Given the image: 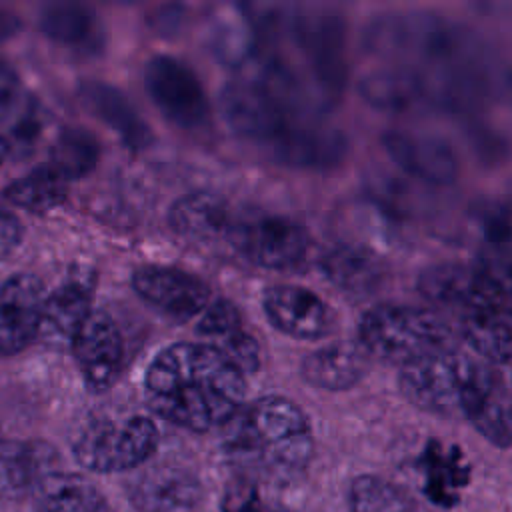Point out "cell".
I'll return each mask as SVG.
<instances>
[{
  "mask_svg": "<svg viewBox=\"0 0 512 512\" xmlns=\"http://www.w3.org/2000/svg\"><path fill=\"white\" fill-rule=\"evenodd\" d=\"M150 408L192 432L222 426L244 400V374L202 342L160 350L144 376Z\"/></svg>",
  "mask_w": 512,
  "mask_h": 512,
  "instance_id": "1",
  "label": "cell"
},
{
  "mask_svg": "<svg viewBox=\"0 0 512 512\" xmlns=\"http://www.w3.org/2000/svg\"><path fill=\"white\" fill-rule=\"evenodd\" d=\"M222 430L226 456L240 470L268 480H288L312 458L308 418L298 404L282 396H264L240 406Z\"/></svg>",
  "mask_w": 512,
  "mask_h": 512,
  "instance_id": "2",
  "label": "cell"
},
{
  "mask_svg": "<svg viewBox=\"0 0 512 512\" xmlns=\"http://www.w3.org/2000/svg\"><path fill=\"white\" fill-rule=\"evenodd\" d=\"M502 378L498 370L456 350H444L402 366L400 392L416 408L468 418L478 400Z\"/></svg>",
  "mask_w": 512,
  "mask_h": 512,
  "instance_id": "3",
  "label": "cell"
},
{
  "mask_svg": "<svg viewBox=\"0 0 512 512\" xmlns=\"http://www.w3.org/2000/svg\"><path fill=\"white\" fill-rule=\"evenodd\" d=\"M358 342L368 356L406 366L452 350V330L442 316L428 308L380 304L362 316Z\"/></svg>",
  "mask_w": 512,
  "mask_h": 512,
  "instance_id": "4",
  "label": "cell"
},
{
  "mask_svg": "<svg viewBox=\"0 0 512 512\" xmlns=\"http://www.w3.org/2000/svg\"><path fill=\"white\" fill-rule=\"evenodd\" d=\"M418 292L432 304L450 308L460 318L488 312H510L508 268L494 262L464 266L442 262L418 276Z\"/></svg>",
  "mask_w": 512,
  "mask_h": 512,
  "instance_id": "5",
  "label": "cell"
},
{
  "mask_svg": "<svg viewBox=\"0 0 512 512\" xmlns=\"http://www.w3.org/2000/svg\"><path fill=\"white\" fill-rule=\"evenodd\" d=\"M158 446V428L146 416L96 420L74 440L76 462L92 472H126L144 464Z\"/></svg>",
  "mask_w": 512,
  "mask_h": 512,
  "instance_id": "6",
  "label": "cell"
},
{
  "mask_svg": "<svg viewBox=\"0 0 512 512\" xmlns=\"http://www.w3.org/2000/svg\"><path fill=\"white\" fill-rule=\"evenodd\" d=\"M288 28L304 54L320 94L326 98L338 96L348 80L346 22L342 14L326 8L292 14L288 18Z\"/></svg>",
  "mask_w": 512,
  "mask_h": 512,
  "instance_id": "7",
  "label": "cell"
},
{
  "mask_svg": "<svg viewBox=\"0 0 512 512\" xmlns=\"http://www.w3.org/2000/svg\"><path fill=\"white\" fill-rule=\"evenodd\" d=\"M144 84L156 108L180 128H200L210 116L206 90L196 72L180 58L156 54L146 62Z\"/></svg>",
  "mask_w": 512,
  "mask_h": 512,
  "instance_id": "8",
  "label": "cell"
},
{
  "mask_svg": "<svg viewBox=\"0 0 512 512\" xmlns=\"http://www.w3.org/2000/svg\"><path fill=\"white\" fill-rule=\"evenodd\" d=\"M310 250L308 230L276 214L240 216L234 254L268 270H288L298 266Z\"/></svg>",
  "mask_w": 512,
  "mask_h": 512,
  "instance_id": "9",
  "label": "cell"
},
{
  "mask_svg": "<svg viewBox=\"0 0 512 512\" xmlns=\"http://www.w3.org/2000/svg\"><path fill=\"white\" fill-rule=\"evenodd\" d=\"M240 214L218 194L190 192L170 208V226L184 240L218 254H234Z\"/></svg>",
  "mask_w": 512,
  "mask_h": 512,
  "instance_id": "10",
  "label": "cell"
},
{
  "mask_svg": "<svg viewBox=\"0 0 512 512\" xmlns=\"http://www.w3.org/2000/svg\"><path fill=\"white\" fill-rule=\"evenodd\" d=\"M132 286L140 298L176 322L190 320L210 304V286L196 274L162 264L134 270Z\"/></svg>",
  "mask_w": 512,
  "mask_h": 512,
  "instance_id": "11",
  "label": "cell"
},
{
  "mask_svg": "<svg viewBox=\"0 0 512 512\" xmlns=\"http://www.w3.org/2000/svg\"><path fill=\"white\" fill-rule=\"evenodd\" d=\"M70 348L92 392H104L116 382L124 362V342L116 322L106 312H90Z\"/></svg>",
  "mask_w": 512,
  "mask_h": 512,
  "instance_id": "12",
  "label": "cell"
},
{
  "mask_svg": "<svg viewBox=\"0 0 512 512\" xmlns=\"http://www.w3.org/2000/svg\"><path fill=\"white\" fill-rule=\"evenodd\" d=\"M268 154L286 166L306 170H328L348 154V138L338 128L298 116L266 146Z\"/></svg>",
  "mask_w": 512,
  "mask_h": 512,
  "instance_id": "13",
  "label": "cell"
},
{
  "mask_svg": "<svg viewBox=\"0 0 512 512\" xmlns=\"http://www.w3.org/2000/svg\"><path fill=\"white\" fill-rule=\"evenodd\" d=\"M44 298V284L34 274L0 282V354H18L36 340Z\"/></svg>",
  "mask_w": 512,
  "mask_h": 512,
  "instance_id": "14",
  "label": "cell"
},
{
  "mask_svg": "<svg viewBox=\"0 0 512 512\" xmlns=\"http://www.w3.org/2000/svg\"><path fill=\"white\" fill-rule=\"evenodd\" d=\"M262 308L276 330L298 340L322 338L334 326L332 312L324 300L296 284H274L266 288Z\"/></svg>",
  "mask_w": 512,
  "mask_h": 512,
  "instance_id": "15",
  "label": "cell"
},
{
  "mask_svg": "<svg viewBox=\"0 0 512 512\" xmlns=\"http://www.w3.org/2000/svg\"><path fill=\"white\" fill-rule=\"evenodd\" d=\"M382 144L404 172L424 182L450 184L458 176V156L454 148L438 136L388 130L382 134Z\"/></svg>",
  "mask_w": 512,
  "mask_h": 512,
  "instance_id": "16",
  "label": "cell"
},
{
  "mask_svg": "<svg viewBox=\"0 0 512 512\" xmlns=\"http://www.w3.org/2000/svg\"><path fill=\"white\" fill-rule=\"evenodd\" d=\"M202 344L210 346L232 362L242 374L254 372L260 366V346L254 334L246 328L242 314L234 302L220 298L206 306L198 322Z\"/></svg>",
  "mask_w": 512,
  "mask_h": 512,
  "instance_id": "17",
  "label": "cell"
},
{
  "mask_svg": "<svg viewBox=\"0 0 512 512\" xmlns=\"http://www.w3.org/2000/svg\"><path fill=\"white\" fill-rule=\"evenodd\" d=\"M56 452L38 440H0V500L32 494L42 478L56 472Z\"/></svg>",
  "mask_w": 512,
  "mask_h": 512,
  "instance_id": "18",
  "label": "cell"
},
{
  "mask_svg": "<svg viewBox=\"0 0 512 512\" xmlns=\"http://www.w3.org/2000/svg\"><path fill=\"white\" fill-rule=\"evenodd\" d=\"M80 98L84 106L110 130H114L126 146L142 150L152 144L154 134L150 124L140 116L130 98L116 86L100 80H88L80 86Z\"/></svg>",
  "mask_w": 512,
  "mask_h": 512,
  "instance_id": "19",
  "label": "cell"
},
{
  "mask_svg": "<svg viewBox=\"0 0 512 512\" xmlns=\"http://www.w3.org/2000/svg\"><path fill=\"white\" fill-rule=\"evenodd\" d=\"M368 354L360 342L340 340L310 352L300 366L302 378L322 390H348L358 384L368 370Z\"/></svg>",
  "mask_w": 512,
  "mask_h": 512,
  "instance_id": "20",
  "label": "cell"
},
{
  "mask_svg": "<svg viewBox=\"0 0 512 512\" xmlns=\"http://www.w3.org/2000/svg\"><path fill=\"white\" fill-rule=\"evenodd\" d=\"M324 276L350 296H368L384 282V264L368 248L350 242H336L320 256Z\"/></svg>",
  "mask_w": 512,
  "mask_h": 512,
  "instance_id": "21",
  "label": "cell"
},
{
  "mask_svg": "<svg viewBox=\"0 0 512 512\" xmlns=\"http://www.w3.org/2000/svg\"><path fill=\"white\" fill-rule=\"evenodd\" d=\"M90 312V288L80 280L62 284L44 298L36 340L50 346H70Z\"/></svg>",
  "mask_w": 512,
  "mask_h": 512,
  "instance_id": "22",
  "label": "cell"
},
{
  "mask_svg": "<svg viewBox=\"0 0 512 512\" xmlns=\"http://www.w3.org/2000/svg\"><path fill=\"white\" fill-rule=\"evenodd\" d=\"M34 512H110L100 490L80 474L52 472L32 492Z\"/></svg>",
  "mask_w": 512,
  "mask_h": 512,
  "instance_id": "23",
  "label": "cell"
},
{
  "mask_svg": "<svg viewBox=\"0 0 512 512\" xmlns=\"http://www.w3.org/2000/svg\"><path fill=\"white\" fill-rule=\"evenodd\" d=\"M40 28L50 40L70 48H98L102 40L98 16L74 2L48 4L40 14Z\"/></svg>",
  "mask_w": 512,
  "mask_h": 512,
  "instance_id": "24",
  "label": "cell"
},
{
  "mask_svg": "<svg viewBox=\"0 0 512 512\" xmlns=\"http://www.w3.org/2000/svg\"><path fill=\"white\" fill-rule=\"evenodd\" d=\"M360 92L372 106L392 112H402L424 104L414 72L400 64L366 74L360 82Z\"/></svg>",
  "mask_w": 512,
  "mask_h": 512,
  "instance_id": "25",
  "label": "cell"
},
{
  "mask_svg": "<svg viewBox=\"0 0 512 512\" xmlns=\"http://www.w3.org/2000/svg\"><path fill=\"white\" fill-rule=\"evenodd\" d=\"M198 486L178 472H154L142 478L132 500L142 512H176L194 504Z\"/></svg>",
  "mask_w": 512,
  "mask_h": 512,
  "instance_id": "26",
  "label": "cell"
},
{
  "mask_svg": "<svg viewBox=\"0 0 512 512\" xmlns=\"http://www.w3.org/2000/svg\"><path fill=\"white\" fill-rule=\"evenodd\" d=\"M100 160V144L88 130L68 126L60 130L46 162L60 178L76 180L88 176Z\"/></svg>",
  "mask_w": 512,
  "mask_h": 512,
  "instance_id": "27",
  "label": "cell"
},
{
  "mask_svg": "<svg viewBox=\"0 0 512 512\" xmlns=\"http://www.w3.org/2000/svg\"><path fill=\"white\" fill-rule=\"evenodd\" d=\"M462 336L468 346L496 366L510 360V312H488L460 318Z\"/></svg>",
  "mask_w": 512,
  "mask_h": 512,
  "instance_id": "28",
  "label": "cell"
},
{
  "mask_svg": "<svg viewBox=\"0 0 512 512\" xmlns=\"http://www.w3.org/2000/svg\"><path fill=\"white\" fill-rule=\"evenodd\" d=\"M4 196L8 202L24 210L46 212L64 202L66 180L60 178L48 164H42L28 174L12 180L4 188Z\"/></svg>",
  "mask_w": 512,
  "mask_h": 512,
  "instance_id": "29",
  "label": "cell"
},
{
  "mask_svg": "<svg viewBox=\"0 0 512 512\" xmlns=\"http://www.w3.org/2000/svg\"><path fill=\"white\" fill-rule=\"evenodd\" d=\"M468 420L488 442L498 448L510 446V394L504 378L478 400Z\"/></svg>",
  "mask_w": 512,
  "mask_h": 512,
  "instance_id": "30",
  "label": "cell"
},
{
  "mask_svg": "<svg viewBox=\"0 0 512 512\" xmlns=\"http://www.w3.org/2000/svg\"><path fill=\"white\" fill-rule=\"evenodd\" d=\"M350 512H414L412 500L398 486L378 476H358L348 490Z\"/></svg>",
  "mask_w": 512,
  "mask_h": 512,
  "instance_id": "31",
  "label": "cell"
},
{
  "mask_svg": "<svg viewBox=\"0 0 512 512\" xmlns=\"http://www.w3.org/2000/svg\"><path fill=\"white\" fill-rule=\"evenodd\" d=\"M428 464L426 476V494L430 500L448 506L450 502L458 500L456 492L464 484V468L454 458H436L432 454Z\"/></svg>",
  "mask_w": 512,
  "mask_h": 512,
  "instance_id": "32",
  "label": "cell"
},
{
  "mask_svg": "<svg viewBox=\"0 0 512 512\" xmlns=\"http://www.w3.org/2000/svg\"><path fill=\"white\" fill-rule=\"evenodd\" d=\"M22 238V226L20 220L10 212L0 208V258L8 256L16 250Z\"/></svg>",
  "mask_w": 512,
  "mask_h": 512,
  "instance_id": "33",
  "label": "cell"
},
{
  "mask_svg": "<svg viewBox=\"0 0 512 512\" xmlns=\"http://www.w3.org/2000/svg\"><path fill=\"white\" fill-rule=\"evenodd\" d=\"M16 88H18L16 74L6 64L0 62V106L12 100V96L16 94Z\"/></svg>",
  "mask_w": 512,
  "mask_h": 512,
  "instance_id": "34",
  "label": "cell"
},
{
  "mask_svg": "<svg viewBox=\"0 0 512 512\" xmlns=\"http://www.w3.org/2000/svg\"><path fill=\"white\" fill-rule=\"evenodd\" d=\"M18 28H20V20L16 18V14L6 8H0V40L14 36Z\"/></svg>",
  "mask_w": 512,
  "mask_h": 512,
  "instance_id": "35",
  "label": "cell"
},
{
  "mask_svg": "<svg viewBox=\"0 0 512 512\" xmlns=\"http://www.w3.org/2000/svg\"><path fill=\"white\" fill-rule=\"evenodd\" d=\"M8 150H10L8 140H6L4 136H0V166L4 164V160H6V156H8Z\"/></svg>",
  "mask_w": 512,
  "mask_h": 512,
  "instance_id": "36",
  "label": "cell"
}]
</instances>
